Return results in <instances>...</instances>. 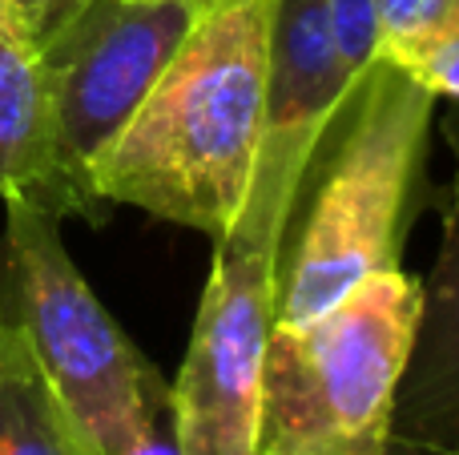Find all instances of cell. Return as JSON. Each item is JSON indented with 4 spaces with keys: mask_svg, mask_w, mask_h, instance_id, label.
<instances>
[{
    "mask_svg": "<svg viewBox=\"0 0 459 455\" xmlns=\"http://www.w3.org/2000/svg\"><path fill=\"white\" fill-rule=\"evenodd\" d=\"M436 93L375 56L355 109L302 182V198L278 246L274 322L331 311L371 274L395 270L403 218L423 166Z\"/></svg>",
    "mask_w": 459,
    "mask_h": 455,
    "instance_id": "cell-2",
    "label": "cell"
},
{
    "mask_svg": "<svg viewBox=\"0 0 459 455\" xmlns=\"http://www.w3.org/2000/svg\"><path fill=\"white\" fill-rule=\"evenodd\" d=\"M274 0H210L89 185L210 238L242 214L266 129Z\"/></svg>",
    "mask_w": 459,
    "mask_h": 455,
    "instance_id": "cell-1",
    "label": "cell"
},
{
    "mask_svg": "<svg viewBox=\"0 0 459 455\" xmlns=\"http://www.w3.org/2000/svg\"><path fill=\"white\" fill-rule=\"evenodd\" d=\"M383 455H444V451H431V448H415V443H403V440H391Z\"/></svg>",
    "mask_w": 459,
    "mask_h": 455,
    "instance_id": "cell-15",
    "label": "cell"
},
{
    "mask_svg": "<svg viewBox=\"0 0 459 455\" xmlns=\"http://www.w3.org/2000/svg\"><path fill=\"white\" fill-rule=\"evenodd\" d=\"M359 85L334 53L326 0H274L266 129L246 202H262L290 226L302 182L351 117Z\"/></svg>",
    "mask_w": 459,
    "mask_h": 455,
    "instance_id": "cell-7",
    "label": "cell"
},
{
    "mask_svg": "<svg viewBox=\"0 0 459 455\" xmlns=\"http://www.w3.org/2000/svg\"><path fill=\"white\" fill-rule=\"evenodd\" d=\"M286 222L246 202L214 238V266L190 351L166 387L169 432L182 455H258L262 363L274 331V266Z\"/></svg>",
    "mask_w": 459,
    "mask_h": 455,
    "instance_id": "cell-6",
    "label": "cell"
},
{
    "mask_svg": "<svg viewBox=\"0 0 459 455\" xmlns=\"http://www.w3.org/2000/svg\"><path fill=\"white\" fill-rule=\"evenodd\" d=\"M375 8H379V29H383L379 53H383V48L407 45L420 32L447 21L459 8V0H375Z\"/></svg>",
    "mask_w": 459,
    "mask_h": 455,
    "instance_id": "cell-13",
    "label": "cell"
},
{
    "mask_svg": "<svg viewBox=\"0 0 459 455\" xmlns=\"http://www.w3.org/2000/svg\"><path fill=\"white\" fill-rule=\"evenodd\" d=\"M21 198L45 206L48 214H81L53 145V117L40 81V64L29 40L0 24V198Z\"/></svg>",
    "mask_w": 459,
    "mask_h": 455,
    "instance_id": "cell-9",
    "label": "cell"
},
{
    "mask_svg": "<svg viewBox=\"0 0 459 455\" xmlns=\"http://www.w3.org/2000/svg\"><path fill=\"white\" fill-rule=\"evenodd\" d=\"M81 0H0V24L8 32H16L21 40L37 45L69 8H77Z\"/></svg>",
    "mask_w": 459,
    "mask_h": 455,
    "instance_id": "cell-14",
    "label": "cell"
},
{
    "mask_svg": "<svg viewBox=\"0 0 459 455\" xmlns=\"http://www.w3.org/2000/svg\"><path fill=\"white\" fill-rule=\"evenodd\" d=\"M455 153L452 202L444 210V246L423 282L411 359L395 391L391 440L459 455V105L444 121Z\"/></svg>",
    "mask_w": 459,
    "mask_h": 455,
    "instance_id": "cell-8",
    "label": "cell"
},
{
    "mask_svg": "<svg viewBox=\"0 0 459 455\" xmlns=\"http://www.w3.org/2000/svg\"><path fill=\"white\" fill-rule=\"evenodd\" d=\"M423 282L371 274L307 322H274L262 363L258 455H383L420 327Z\"/></svg>",
    "mask_w": 459,
    "mask_h": 455,
    "instance_id": "cell-3",
    "label": "cell"
},
{
    "mask_svg": "<svg viewBox=\"0 0 459 455\" xmlns=\"http://www.w3.org/2000/svg\"><path fill=\"white\" fill-rule=\"evenodd\" d=\"M0 455H101L8 314H0Z\"/></svg>",
    "mask_w": 459,
    "mask_h": 455,
    "instance_id": "cell-10",
    "label": "cell"
},
{
    "mask_svg": "<svg viewBox=\"0 0 459 455\" xmlns=\"http://www.w3.org/2000/svg\"><path fill=\"white\" fill-rule=\"evenodd\" d=\"M0 314L21 327L53 391L101 455H134L169 427L161 424L169 411L158 367L81 279L61 218L21 193L4 198Z\"/></svg>",
    "mask_w": 459,
    "mask_h": 455,
    "instance_id": "cell-4",
    "label": "cell"
},
{
    "mask_svg": "<svg viewBox=\"0 0 459 455\" xmlns=\"http://www.w3.org/2000/svg\"><path fill=\"white\" fill-rule=\"evenodd\" d=\"M379 56H387L391 64H399L403 73H411L423 89H431L436 97L459 105V8L447 21H439L436 29L420 32L415 40L395 48H383Z\"/></svg>",
    "mask_w": 459,
    "mask_h": 455,
    "instance_id": "cell-11",
    "label": "cell"
},
{
    "mask_svg": "<svg viewBox=\"0 0 459 455\" xmlns=\"http://www.w3.org/2000/svg\"><path fill=\"white\" fill-rule=\"evenodd\" d=\"M210 0H81L32 45L53 117V145L81 218L101 222L89 174L117 142Z\"/></svg>",
    "mask_w": 459,
    "mask_h": 455,
    "instance_id": "cell-5",
    "label": "cell"
},
{
    "mask_svg": "<svg viewBox=\"0 0 459 455\" xmlns=\"http://www.w3.org/2000/svg\"><path fill=\"white\" fill-rule=\"evenodd\" d=\"M326 24H331V40L342 69L355 81H363L383 45L375 0H326Z\"/></svg>",
    "mask_w": 459,
    "mask_h": 455,
    "instance_id": "cell-12",
    "label": "cell"
}]
</instances>
